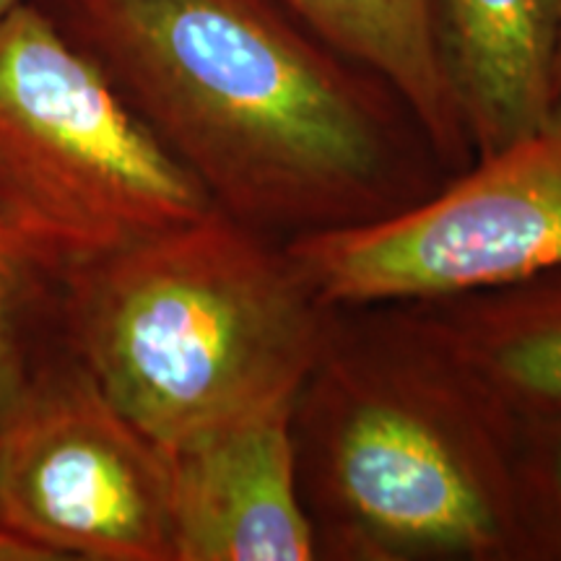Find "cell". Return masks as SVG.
Returning <instances> with one entry per match:
<instances>
[{
  "mask_svg": "<svg viewBox=\"0 0 561 561\" xmlns=\"http://www.w3.org/2000/svg\"><path fill=\"white\" fill-rule=\"evenodd\" d=\"M409 305L515 416L561 411V268L500 289Z\"/></svg>",
  "mask_w": 561,
  "mask_h": 561,
  "instance_id": "9",
  "label": "cell"
},
{
  "mask_svg": "<svg viewBox=\"0 0 561 561\" xmlns=\"http://www.w3.org/2000/svg\"><path fill=\"white\" fill-rule=\"evenodd\" d=\"M214 208L34 0L0 19V221L55 278Z\"/></svg>",
  "mask_w": 561,
  "mask_h": 561,
  "instance_id": "4",
  "label": "cell"
},
{
  "mask_svg": "<svg viewBox=\"0 0 561 561\" xmlns=\"http://www.w3.org/2000/svg\"><path fill=\"white\" fill-rule=\"evenodd\" d=\"M24 3V0H0V19H5L13 9H19V5Z\"/></svg>",
  "mask_w": 561,
  "mask_h": 561,
  "instance_id": "13",
  "label": "cell"
},
{
  "mask_svg": "<svg viewBox=\"0 0 561 561\" xmlns=\"http://www.w3.org/2000/svg\"><path fill=\"white\" fill-rule=\"evenodd\" d=\"M231 219L280 242L447 180L411 104L280 0H34Z\"/></svg>",
  "mask_w": 561,
  "mask_h": 561,
  "instance_id": "1",
  "label": "cell"
},
{
  "mask_svg": "<svg viewBox=\"0 0 561 561\" xmlns=\"http://www.w3.org/2000/svg\"><path fill=\"white\" fill-rule=\"evenodd\" d=\"M517 510L525 561H561V411L517 416Z\"/></svg>",
  "mask_w": 561,
  "mask_h": 561,
  "instance_id": "11",
  "label": "cell"
},
{
  "mask_svg": "<svg viewBox=\"0 0 561 561\" xmlns=\"http://www.w3.org/2000/svg\"><path fill=\"white\" fill-rule=\"evenodd\" d=\"M320 37L380 73L411 104L447 178L473 164L432 30V0H280Z\"/></svg>",
  "mask_w": 561,
  "mask_h": 561,
  "instance_id": "10",
  "label": "cell"
},
{
  "mask_svg": "<svg viewBox=\"0 0 561 561\" xmlns=\"http://www.w3.org/2000/svg\"><path fill=\"white\" fill-rule=\"evenodd\" d=\"M60 284L70 354L167 450L294 403L339 312L289 244L216 206Z\"/></svg>",
  "mask_w": 561,
  "mask_h": 561,
  "instance_id": "3",
  "label": "cell"
},
{
  "mask_svg": "<svg viewBox=\"0 0 561 561\" xmlns=\"http://www.w3.org/2000/svg\"><path fill=\"white\" fill-rule=\"evenodd\" d=\"M559 94H561V30H559Z\"/></svg>",
  "mask_w": 561,
  "mask_h": 561,
  "instance_id": "14",
  "label": "cell"
},
{
  "mask_svg": "<svg viewBox=\"0 0 561 561\" xmlns=\"http://www.w3.org/2000/svg\"><path fill=\"white\" fill-rule=\"evenodd\" d=\"M432 30L473 159L549 117L559 100L561 0H432Z\"/></svg>",
  "mask_w": 561,
  "mask_h": 561,
  "instance_id": "8",
  "label": "cell"
},
{
  "mask_svg": "<svg viewBox=\"0 0 561 561\" xmlns=\"http://www.w3.org/2000/svg\"><path fill=\"white\" fill-rule=\"evenodd\" d=\"M318 561H525L517 416L416 307H339L291 405Z\"/></svg>",
  "mask_w": 561,
  "mask_h": 561,
  "instance_id": "2",
  "label": "cell"
},
{
  "mask_svg": "<svg viewBox=\"0 0 561 561\" xmlns=\"http://www.w3.org/2000/svg\"><path fill=\"white\" fill-rule=\"evenodd\" d=\"M333 307L434 301L561 268V94L549 117L390 219L286 242Z\"/></svg>",
  "mask_w": 561,
  "mask_h": 561,
  "instance_id": "5",
  "label": "cell"
},
{
  "mask_svg": "<svg viewBox=\"0 0 561 561\" xmlns=\"http://www.w3.org/2000/svg\"><path fill=\"white\" fill-rule=\"evenodd\" d=\"M34 273L37 268L19 248L16 237L0 221V413L24 380L21 331L30 307Z\"/></svg>",
  "mask_w": 561,
  "mask_h": 561,
  "instance_id": "12",
  "label": "cell"
},
{
  "mask_svg": "<svg viewBox=\"0 0 561 561\" xmlns=\"http://www.w3.org/2000/svg\"><path fill=\"white\" fill-rule=\"evenodd\" d=\"M291 405L250 413L172 447L174 561H314Z\"/></svg>",
  "mask_w": 561,
  "mask_h": 561,
  "instance_id": "7",
  "label": "cell"
},
{
  "mask_svg": "<svg viewBox=\"0 0 561 561\" xmlns=\"http://www.w3.org/2000/svg\"><path fill=\"white\" fill-rule=\"evenodd\" d=\"M0 536L34 559L174 561L170 450L73 354L0 413Z\"/></svg>",
  "mask_w": 561,
  "mask_h": 561,
  "instance_id": "6",
  "label": "cell"
}]
</instances>
